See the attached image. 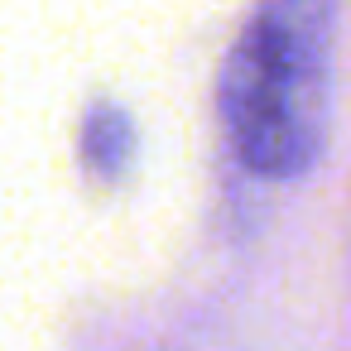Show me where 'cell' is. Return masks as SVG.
Wrapping results in <instances>:
<instances>
[{
    "label": "cell",
    "instance_id": "obj_1",
    "mask_svg": "<svg viewBox=\"0 0 351 351\" xmlns=\"http://www.w3.org/2000/svg\"><path fill=\"white\" fill-rule=\"evenodd\" d=\"M337 0H260L236 34L217 106L241 164L260 178H298L327 140Z\"/></svg>",
    "mask_w": 351,
    "mask_h": 351
},
{
    "label": "cell",
    "instance_id": "obj_2",
    "mask_svg": "<svg viewBox=\"0 0 351 351\" xmlns=\"http://www.w3.org/2000/svg\"><path fill=\"white\" fill-rule=\"evenodd\" d=\"M135 116L121 101H92L77 121V164L97 178V183H121L135 164Z\"/></svg>",
    "mask_w": 351,
    "mask_h": 351
}]
</instances>
